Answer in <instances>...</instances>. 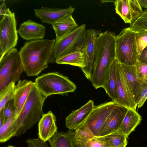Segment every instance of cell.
Masks as SVG:
<instances>
[{
  "label": "cell",
  "mask_w": 147,
  "mask_h": 147,
  "mask_svg": "<svg viewBox=\"0 0 147 147\" xmlns=\"http://www.w3.org/2000/svg\"><path fill=\"white\" fill-rule=\"evenodd\" d=\"M128 110L127 108L117 104L111 111L102 125L100 131L99 136L117 131Z\"/></svg>",
  "instance_id": "4fadbf2b"
},
{
  "label": "cell",
  "mask_w": 147,
  "mask_h": 147,
  "mask_svg": "<svg viewBox=\"0 0 147 147\" xmlns=\"http://www.w3.org/2000/svg\"><path fill=\"white\" fill-rule=\"evenodd\" d=\"M121 64L126 81L136 104L144 83L138 77L135 65Z\"/></svg>",
  "instance_id": "ac0fdd59"
},
{
  "label": "cell",
  "mask_w": 147,
  "mask_h": 147,
  "mask_svg": "<svg viewBox=\"0 0 147 147\" xmlns=\"http://www.w3.org/2000/svg\"><path fill=\"white\" fill-rule=\"evenodd\" d=\"M6 147H16L12 146H11V145H9Z\"/></svg>",
  "instance_id": "7bdbcfd3"
},
{
  "label": "cell",
  "mask_w": 147,
  "mask_h": 147,
  "mask_svg": "<svg viewBox=\"0 0 147 147\" xmlns=\"http://www.w3.org/2000/svg\"><path fill=\"white\" fill-rule=\"evenodd\" d=\"M2 2L0 6V19H1L4 15L7 8V5L4 1H2Z\"/></svg>",
  "instance_id": "8d00e7d4"
},
{
  "label": "cell",
  "mask_w": 147,
  "mask_h": 147,
  "mask_svg": "<svg viewBox=\"0 0 147 147\" xmlns=\"http://www.w3.org/2000/svg\"><path fill=\"white\" fill-rule=\"evenodd\" d=\"M137 60L142 63L147 64V46L138 57Z\"/></svg>",
  "instance_id": "d590c367"
},
{
  "label": "cell",
  "mask_w": 147,
  "mask_h": 147,
  "mask_svg": "<svg viewBox=\"0 0 147 147\" xmlns=\"http://www.w3.org/2000/svg\"><path fill=\"white\" fill-rule=\"evenodd\" d=\"M96 137L107 143L110 146H117L123 144L128 138L122 133L117 131L108 135Z\"/></svg>",
  "instance_id": "484cf974"
},
{
  "label": "cell",
  "mask_w": 147,
  "mask_h": 147,
  "mask_svg": "<svg viewBox=\"0 0 147 147\" xmlns=\"http://www.w3.org/2000/svg\"><path fill=\"white\" fill-rule=\"evenodd\" d=\"M16 26L15 13L7 8L0 20V59L17 44Z\"/></svg>",
  "instance_id": "52a82bcc"
},
{
  "label": "cell",
  "mask_w": 147,
  "mask_h": 147,
  "mask_svg": "<svg viewBox=\"0 0 147 147\" xmlns=\"http://www.w3.org/2000/svg\"><path fill=\"white\" fill-rule=\"evenodd\" d=\"M136 32L130 27L126 28L115 37L116 59L121 64L135 65L138 55L136 43Z\"/></svg>",
  "instance_id": "5b68a950"
},
{
  "label": "cell",
  "mask_w": 147,
  "mask_h": 147,
  "mask_svg": "<svg viewBox=\"0 0 147 147\" xmlns=\"http://www.w3.org/2000/svg\"><path fill=\"white\" fill-rule=\"evenodd\" d=\"M114 3L116 13L126 23L132 24L143 11L138 0H116Z\"/></svg>",
  "instance_id": "7c38bea8"
},
{
  "label": "cell",
  "mask_w": 147,
  "mask_h": 147,
  "mask_svg": "<svg viewBox=\"0 0 147 147\" xmlns=\"http://www.w3.org/2000/svg\"><path fill=\"white\" fill-rule=\"evenodd\" d=\"M75 147H105L110 146L106 143L97 139H75Z\"/></svg>",
  "instance_id": "83f0119b"
},
{
  "label": "cell",
  "mask_w": 147,
  "mask_h": 147,
  "mask_svg": "<svg viewBox=\"0 0 147 147\" xmlns=\"http://www.w3.org/2000/svg\"><path fill=\"white\" fill-rule=\"evenodd\" d=\"M58 64L76 66L82 69L86 66V59L84 52L81 49L66 54L55 60Z\"/></svg>",
  "instance_id": "cb8c5ba5"
},
{
  "label": "cell",
  "mask_w": 147,
  "mask_h": 147,
  "mask_svg": "<svg viewBox=\"0 0 147 147\" xmlns=\"http://www.w3.org/2000/svg\"><path fill=\"white\" fill-rule=\"evenodd\" d=\"M115 0L113 1V0H109V1H107V0H102L101 1V3H104L106 2H110L114 3Z\"/></svg>",
  "instance_id": "60d3db41"
},
{
  "label": "cell",
  "mask_w": 147,
  "mask_h": 147,
  "mask_svg": "<svg viewBox=\"0 0 147 147\" xmlns=\"http://www.w3.org/2000/svg\"><path fill=\"white\" fill-rule=\"evenodd\" d=\"M4 117L3 115V110L0 111V128L3 125Z\"/></svg>",
  "instance_id": "f35d334b"
},
{
  "label": "cell",
  "mask_w": 147,
  "mask_h": 147,
  "mask_svg": "<svg viewBox=\"0 0 147 147\" xmlns=\"http://www.w3.org/2000/svg\"><path fill=\"white\" fill-rule=\"evenodd\" d=\"M28 147H49L47 142L38 138L28 139L26 141Z\"/></svg>",
  "instance_id": "836d02e7"
},
{
  "label": "cell",
  "mask_w": 147,
  "mask_h": 147,
  "mask_svg": "<svg viewBox=\"0 0 147 147\" xmlns=\"http://www.w3.org/2000/svg\"><path fill=\"white\" fill-rule=\"evenodd\" d=\"M3 110L4 117V124L16 112V109L13 99L8 101L6 103Z\"/></svg>",
  "instance_id": "1f68e13d"
},
{
  "label": "cell",
  "mask_w": 147,
  "mask_h": 147,
  "mask_svg": "<svg viewBox=\"0 0 147 147\" xmlns=\"http://www.w3.org/2000/svg\"><path fill=\"white\" fill-rule=\"evenodd\" d=\"M55 39H40L25 43L19 53L24 71L27 76H36L55 62L53 55Z\"/></svg>",
  "instance_id": "6da1fadb"
},
{
  "label": "cell",
  "mask_w": 147,
  "mask_h": 147,
  "mask_svg": "<svg viewBox=\"0 0 147 147\" xmlns=\"http://www.w3.org/2000/svg\"><path fill=\"white\" fill-rule=\"evenodd\" d=\"M75 9L74 7L70 5L66 9L44 7L39 9H34V10L36 16L40 18L42 22L49 24L52 26L63 17L72 14Z\"/></svg>",
  "instance_id": "5bb4252c"
},
{
  "label": "cell",
  "mask_w": 147,
  "mask_h": 147,
  "mask_svg": "<svg viewBox=\"0 0 147 147\" xmlns=\"http://www.w3.org/2000/svg\"><path fill=\"white\" fill-rule=\"evenodd\" d=\"M33 83L27 80H20L16 85L13 100L18 116L27 100Z\"/></svg>",
  "instance_id": "d6986e66"
},
{
  "label": "cell",
  "mask_w": 147,
  "mask_h": 147,
  "mask_svg": "<svg viewBox=\"0 0 147 147\" xmlns=\"http://www.w3.org/2000/svg\"><path fill=\"white\" fill-rule=\"evenodd\" d=\"M72 14L67 15L55 23L52 27L57 41L78 27Z\"/></svg>",
  "instance_id": "ffe728a7"
},
{
  "label": "cell",
  "mask_w": 147,
  "mask_h": 147,
  "mask_svg": "<svg viewBox=\"0 0 147 147\" xmlns=\"http://www.w3.org/2000/svg\"><path fill=\"white\" fill-rule=\"evenodd\" d=\"M147 99V84L144 83L142 89L136 102L138 109L141 108Z\"/></svg>",
  "instance_id": "e575fe53"
},
{
  "label": "cell",
  "mask_w": 147,
  "mask_h": 147,
  "mask_svg": "<svg viewBox=\"0 0 147 147\" xmlns=\"http://www.w3.org/2000/svg\"><path fill=\"white\" fill-rule=\"evenodd\" d=\"M142 120L141 116L136 110L128 109L117 131L122 133L128 138L129 134L140 123Z\"/></svg>",
  "instance_id": "44dd1931"
},
{
  "label": "cell",
  "mask_w": 147,
  "mask_h": 147,
  "mask_svg": "<svg viewBox=\"0 0 147 147\" xmlns=\"http://www.w3.org/2000/svg\"><path fill=\"white\" fill-rule=\"evenodd\" d=\"M34 83L39 91L47 97L73 92L76 88L75 84L67 77L57 72L43 74L36 78Z\"/></svg>",
  "instance_id": "277c9868"
},
{
  "label": "cell",
  "mask_w": 147,
  "mask_h": 147,
  "mask_svg": "<svg viewBox=\"0 0 147 147\" xmlns=\"http://www.w3.org/2000/svg\"><path fill=\"white\" fill-rule=\"evenodd\" d=\"M127 144V141H126L123 144L121 145L117 146H108L105 147H126Z\"/></svg>",
  "instance_id": "ab89813d"
},
{
  "label": "cell",
  "mask_w": 147,
  "mask_h": 147,
  "mask_svg": "<svg viewBox=\"0 0 147 147\" xmlns=\"http://www.w3.org/2000/svg\"><path fill=\"white\" fill-rule=\"evenodd\" d=\"M18 116L16 112L0 128V142H5L14 136L16 130V121Z\"/></svg>",
  "instance_id": "d4e9b609"
},
{
  "label": "cell",
  "mask_w": 147,
  "mask_h": 147,
  "mask_svg": "<svg viewBox=\"0 0 147 147\" xmlns=\"http://www.w3.org/2000/svg\"><path fill=\"white\" fill-rule=\"evenodd\" d=\"M117 98L115 102L128 109L136 110L137 105L126 81L121 64L119 61L117 68Z\"/></svg>",
  "instance_id": "8fae6325"
},
{
  "label": "cell",
  "mask_w": 147,
  "mask_h": 147,
  "mask_svg": "<svg viewBox=\"0 0 147 147\" xmlns=\"http://www.w3.org/2000/svg\"><path fill=\"white\" fill-rule=\"evenodd\" d=\"M115 33L108 30L99 33L96 38L91 80L96 89L103 88L111 65L116 58Z\"/></svg>",
  "instance_id": "7a4b0ae2"
},
{
  "label": "cell",
  "mask_w": 147,
  "mask_h": 147,
  "mask_svg": "<svg viewBox=\"0 0 147 147\" xmlns=\"http://www.w3.org/2000/svg\"><path fill=\"white\" fill-rule=\"evenodd\" d=\"M47 98L39 91L34 82L27 100L16 120L15 136L23 134L39 121L43 114L42 107Z\"/></svg>",
  "instance_id": "3957f363"
},
{
  "label": "cell",
  "mask_w": 147,
  "mask_h": 147,
  "mask_svg": "<svg viewBox=\"0 0 147 147\" xmlns=\"http://www.w3.org/2000/svg\"><path fill=\"white\" fill-rule=\"evenodd\" d=\"M74 132L75 139H91L95 137L86 124L82 123Z\"/></svg>",
  "instance_id": "f546056e"
},
{
  "label": "cell",
  "mask_w": 147,
  "mask_h": 147,
  "mask_svg": "<svg viewBox=\"0 0 147 147\" xmlns=\"http://www.w3.org/2000/svg\"><path fill=\"white\" fill-rule=\"evenodd\" d=\"M94 106L93 101L90 100L80 108L72 111L65 118L66 127L75 130L87 118Z\"/></svg>",
  "instance_id": "9a60e30c"
},
{
  "label": "cell",
  "mask_w": 147,
  "mask_h": 147,
  "mask_svg": "<svg viewBox=\"0 0 147 147\" xmlns=\"http://www.w3.org/2000/svg\"><path fill=\"white\" fill-rule=\"evenodd\" d=\"M135 31L136 43L138 57L147 46V31L140 30Z\"/></svg>",
  "instance_id": "f1b7e54d"
},
{
  "label": "cell",
  "mask_w": 147,
  "mask_h": 147,
  "mask_svg": "<svg viewBox=\"0 0 147 147\" xmlns=\"http://www.w3.org/2000/svg\"><path fill=\"white\" fill-rule=\"evenodd\" d=\"M144 82L147 84V75L144 79Z\"/></svg>",
  "instance_id": "b9f144b4"
},
{
  "label": "cell",
  "mask_w": 147,
  "mask_h": 147,
  "mask_svg": "<svg viewBox=\"0 0 147 147\" xmlns=\"http://www.w3.org/2000/svg\"><path fill=\"white\" fill-rule=\"evenodd\" d=\"M45 31L42 24L29 20L20 24L18 33L24 39L31 40L43 39Z\"/></svg>",
  "instance_id": "2e32d148"
},
{
  "label": "cell",
  "mask_w": 147,
  "mask_h": 147,
  "mask_svg": "<svg viewBox=\"0 0 147 147\" xmlns=\"http://www.w3.org/2000/svg\"><path fill=\"white\" fill-rule=\"evenodd\" d=\"M15 86V82H11L0 91V111L8 101L13 99Z\"/></svg>",
  "instance_id": "4316f807"
},
{
  "label": "cell",
  "mask_w": 147,
  "mask_h": 147,
  "mask_svg": "<svg viewBox=\"0 0 147 147\" xmlns=\"http://www.w3.org/2000/svg\"><path fill=\"white\" fill-rule=\"evenodd\" d=\"M117 105L112 101L94 106L90 114L82 123L87 125L95 137H99L102 125Z\"/></svg>",
  "instance_id": "9c48e42d"
},
{
  "label": "cell",
  "mask_w": 147,
  "mask_h": 147,
  "mask_svg": "<svg viewBox=\"0 0 147 147\" xmlns=\"http://www.w3.org/2000/svg\"><path fill=\"white\" fill-rule=\"evenodd\" d=\"M87 33L86 25L83 24L55 41L53 55L55 60L60 57L81 49Z\"/></svg>",
  "instance_id": "ba28073f"
},
{
  "label": "cell",
  "mask_w": 147,
  "mask_h": 147,
  "mask_svg": "<svg viewBox=\"0 0 147 147\" xmlns=\"http://www.w3.org/2000/svg\"><path fill=\"white\" fill-rule=\"evenodd\" d=\"M141 7L147 8V0H138Z\"/></svg>",
  "instance_id": "74e56055"
},
{
  "label": "cell",
  "mask_w": 147,
  "mask_h": 147,
  "mask_svg": "<svg viewBox=\"0 0 147 147\" xmlns=\"http://www.w3.org/2000/svg\"><path fill=\"white\" fill-rule=\"evenodd\" d=\"M129 27L135 31L140 30L147 31V8L134 23L130 25Z\"/></svg>",
  "instance_id": "4dcf8cb0"
},
{
  "label": "cell",
  "mask_w": 147,
  "mask_h": 147,
  "mask_svg": "<svg viewBox=\"0 0 147 147\" xmlns=\"http://www.w3.org/2000/svg\"><path fill=\"white\" fill-rule=\"evenodd\" d=\"M99 33V31L93 29H88L85 38L81 48L86 59V66L81 69L85 76L90 81L94 72L93 62L96 41Z\"/></svg>",
  "instance_id": "30bf717a"
},
{
  "label": "cell",
  "mask_w": 147,
  "mask_h": 147,
  "mask_svg": "<svg viewBox=\"0 0 147 147\" xmlns=\"http://www.w3.org/2000/svg\"><path fill=\"white\" fill-rule=\"evenodd\" d=\"M135 66L138 77L144 82V79L147 75V64L137 60Z\"/></svg>",
  "instance_id": "d6a6232c"
},
{
  "label": "cell",
  "mask_w": 147,
  "mask_h": 147,
  "mask_svg": "<svg viewBox=\"0 0 147 147\" xmlns=\"http://www.w3.org/2000/svg\"><path fill=\"white\" fill-rule=\"evenodd\" d=\"M118 62L116 58L112 63L103 88L106 93L115 102L117 98V68Z\"/></svg>",
  "instance_id": "603a6c76"
},
{
  "label": "cell",
  "mask_w": 147,
  "mask_h": 147,
  "mask_svg": "<svg viewBox=\"0 0 147 147\" xmlns=\"http://www.w3.org/2000/svg\"><path fill=\"white\" fill-rule=\"evenodd\" d=\"M24 71L19 51L13 48L0 59V91L10 83L19 81Z\"/></svg>",
  "instance_id": "8992f818"
},
{
  "label": "cell",
  "mask_w": 147,
  "mask_h": 147,
  "mask_svg": "<svg viewBox=\"0 0 147 147\" xmlns=\"http://www.w3.org/2000/svg\"><path fill=\"white\" fill-rule=\"evenodd\" d=\"M55 116L51 111L43 114L38 124V138L44 142L48 141L57 131Z\"/></svg>",
  "instance_id": "e0dca14e"
},
{
  "label": "cell",
  "mask_w": 147,
  "mask_h": 147,
  "mask_svg": "<svg viewBox=\"0 0 147 147\" xmlns=\"http://www.w3.org/2000/svg\"><path fill=\"white\" fill-rule=\"evenodd\" d=\"M51 147H75L74 132L57 131L48 141Z\"/></svg>",
  "instance_id": "7402d4cb"
}]
</instances>
